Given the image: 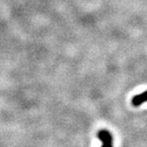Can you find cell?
Here are the masks:
<instances>
[{
	"label": "cell",
	"mask_w": 147,
	"mask_h": 147,
	"mask_svg": "<svg viewBox=\"0 0 147 147\" xmlns=\"http://www.w3.org/2000/svg\"><path fill=\"white\" fill-rule=\"evenodd\" d=\"M144 102H147V91L140 94V95L135 96L133 99H132V104L134 106H140Z\"/></svg>",
	"instance_id": "2"
},
{
	"label": "cell",
	"mask_w": 147,
	"mask_h": 147,
	"mask_svg": "<svg viewBox=\"0 0 147 147\" xmlns=\"http://www.w3.org/2000/svg\"><path fill=\"white\" fill-rule=\"evenodd\" d=\"M98 137L103 144L101 147H113V137L109 131L102 129L98 132Z\"/></svg>",
	"instance_id": "1"
}]
</instances>
